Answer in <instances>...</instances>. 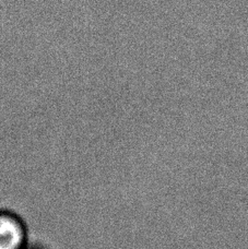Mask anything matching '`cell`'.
<instances>
[{"label":"cell","instance_id":"cell-2","mask_svg":"<svg viewBox=\"0 0 248 249\" xmlns=\"http://www.w3.org/2000/svg\"><path fill=\"white\" fill-rule=\"evenodd\" d=\"M25 249H45V248H43V247H41V246H38V245H30L26 247Z\"/></svg>","mask_w":248,"mask_h":249},{"label":"cell","instance_id":"cell-1","mask_svg":"<svg viewBox=\"0 0 248 249\" xmlns=\"http://www.w3.org/2000/svg\"><path fill=\"white\" fill-rule=\"evenodd\" d=\"M30 245L25 221L10 210H0V249H25Z\"/></svg>","mask_w":248,"mask_h":249}]
</instances>
